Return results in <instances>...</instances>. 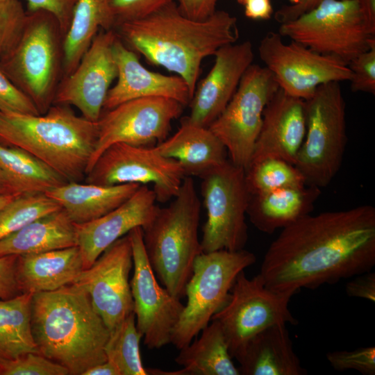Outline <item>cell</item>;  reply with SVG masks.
<instances>
[{"label":"cell","mask_w":375,"mask_h":375,"mask_svg":"<svg viewBox=\"0 0 375 375\" xmlns=\"http://www.w3.org/2000/svg\"><path fill=\"white\" fill-rule=\"evenodd\" d=\"M375 208L307 215L282 228L267 249L259 274L274 290L296 294L372 271Z\"/></svg>","instance_id":"cell-1"},{"label":"cell","mask_w":375,"mask_h":375,"mask_svg":"<svg viewBox=\"0 0 375 375\" xmlns=\"http://www.w3.org/2000/svg\"><path fill=\"white\" fill-rule=\"evenodd\" d=\"M119 38L150 63L176 73L186 83L192 98L202 60L239 38L237 19L216 10L207 19L184 15L174 3L142 19L118 24Z\"/></svg>","instance_id":"cell-2"},{"label":"cell","mask_w":375,"mask_h":375,"mask_svg":"<svg viewBox=\"0 0 375 375\" xmlns=\"http://www.w3.org/2000/svg\"><path fill=\"white\" fill-rule=\"evenodd\" d=\"M31 326L39 353L67 368L69 375H83L107 360L110 331L88 293L74 284L33 294Z\"/></svg>","instance_id":"cell-3"},{"label":"cell","mask_w":375,"mask_h":375,"mask_svg":"<svg viewBox=\"0 0 375 375\" xmlns=\"http://www.w3.org/2000/svg\"><path fill=\"white\" fill-rule=\"evenodd\" d=\"M98 135L97 122L67 105L39 115L0 112V143L28 152L67 182L86 175Z\"/></svg>","instance_id":"cell-4"},{"label":"cell","mask_w":375,"mask_h":375,"mask_svg":"<svg viewBox=\"0 0 375 375\" xmlns=\"http://www.w3.org/2000/svg\"><path fill=\"white\" fill-rule=\"evenodd\" d=\"M201 202L194 182L185 176L170 204L158 208L142 228L144 249L158 280L173 296H185L194 261L202 253L198 237Z\"/></svg>","instance_id":"cell-5"},{"label":"cell","mask_w":375,"mask_h":375,"mask_svg":"<svg viewBox=\"0 0 375 375\" xmlns=\"http://www.w3.org/2000/svg\"><path fill=\"white\" fill-rule=\"evenodd\" d=\"M347 65L375 46V2L372 0H322L278 32Z\"/></svg>","instance_id":"cell-6"},{"label":"cell","mask_w":375,"mask_h":375,"mask_svg":"<svg viewBox=\"0 0 375 375\" xmlns=\"http://www.w3.org/2000/svg\"><path fill=\"white\" fill-rule=\"evenodd\" d=\"M63 38L52 15L28 11L19 41L0 61L2 71L33 101L40 114L53 104L62 77Z\"/></svg>","instance_id":"cell-7"},{"label":"cell","mask_w":375,"mask_h":375,"mask_svg":"<svg viewBox=\"0 0 375 375\" xmlns=\"http://www.w3.org/2000/svg\"><path fill=\"white\" fill-rule=\"evenodd\" d=\"M306 134L294 166L307 185L322 188L335 177L347 144L346 103L339 82L319 85L305 100Z\"/></svg>","instance_id":"cell-8"},{"label":"cell","mask_w":375,"mask_h":375,"mask_svg":"<svg viewBox=\"0 0 375 375\" xmlns=\"http://www.w3.org/2000/svg\"><path fill=\"white\" fill-rule=\"evenodd\" d=\"M256 260V256L244 249L199 254L185 287L187 303L172 333L170 343L178 350L188 346L227 303L238 274Z\"/></svg>","instance_id":"cell-9"},{"label":"cell","mask_w":375,"mask_h":375,"mask_svg":"<svg viewBox=\"0 0 375 375\" xmlns=\"http://www.w3.org/2000/svg\"><path fill=\"white\" fill-rule=\"evenodd\" d=\"M201 179L207 212L200 241L202 252L243 249L248 240L246 215L251 195L244 169L227 160Z\"/></svg>","instance_id":"cell-10"},{"label":"cell","mask_w":375,"mask_h":375,"mask_svg":"<svg viewBox=\"0 0 375 375\" xmlns=\"http://www.w3.org/2000/svg\"><path fill=\"white\" fill-rule=\"evenodd\" d=\"M278 88L267 68L251 64L224 111L208 126L224 145L229 160L235 165L247 168L264 110Z\"/></svg>","instance_id":"cell-11"},{"label":"cell","mask_w":375,"mask_h":375,"mask_svg":"<svg viewBox=\"0 0 375 375\" xmlns=\"http://www.w3.org/2000/svg\"><path fill=\"white\" fill-rule=\"evenodd\" d=\"M293 295L267 288L259 274L251 279L244 270L238 274L227 303L211 319L219 323L232 358L265 328L275 324H297L289 309Z\"/></svg>","instance_id":"cell-12"},{"label":"cell","mask_w":375,"mask_h":375,"mask_svg":"<svg viewBox=\"0 0 375 375\" xmlns=\"http://www.w3.org/2000/svg\"><path fill=\"white\" fill-rule=\"evenodd\" d=\"M185 172L176 160L154 147L115 143L104 150L85 175V182L99 185H153L156 201L165 203L178 194Z\"/></svg>","instance_id":"cell-13"},{"label":"cell","mask_w":375,"mask_h":375,"mask_svg":"<svg viewBox=\"0 0 375 375\" xmlns=\"http://www.w3.org/2000/svg\"><path fill=\"white\" fill-rule=\"evenodd\" d=\"M282 38L278 33L268 32L260 42L258 54L279 88L288 94L305 101L321 85L349 81L351 69L342 60L294 41L285 43Z\"/></svg>","instance_id":"cell-14"},{"label":"cell","mask_w":375,"mask_h":375,"mask_svg":"<svg viewBox=\"0 0 375 375\" xmlns=\"http://www.w3.org/2000/svg\"><path fill=\"white\" fill-rule=\"evenodd\" d=\"M183 108L174 99L149 97L129 100L103 111L97 122V140L87 173L102 152L115 143L154 147L164 141L172 121L181 115Z\"/></svg>","instance_id":"cell-15"},{"label":"cell","mask_w":375,"mask_h":375,"mask_svg":"<svg viewBox=\"0 0 375 375\" xmlns=\"http://www.w3.org/2000/svg\"><path fill=\"white\" fill-rule=\"evenodd\" d=\"M128 235L133 251L130 285L136 326L148 349H160L170 343L184 305L158 283L146 254L142 227L133 228Z\"/></svg>","instance_id":"cell-16"},{"label":"cell","mask_w":375,"mask_h":375,"mask_svg":"<svg viewBox=\"0 0 375 375\" xmlns=\"http://www.w3.org/2000/svg\"><path fill=\"white\" fill-rule=\"evenodd\" d=\"M133 267L132 246L127 233L108 247L72 283L88 293L110 331L133 312L128 280Z\"/></svg>","instance_id":"cell-17"},{"label":"cell","mask_w":375,"mask_h":375,"mask_svg":"<svg viewBox=\"0 0 375 375\" xmlns=\"http://www.w3.org/2000/svg\"><path fill=\"white\" fill-rule=\"evenodd\" d=\"M116 38L114 29L99 31L74 70L61 78L53 104L73 106L88 120H99L108 92L117 77L112 50Z\"/></svg>","instance_id":"cell-18"},{"label":"cell","mask_w":375,"mask_h":375,"mask_svg":"<svg viewBox=\"0 0 375 375\" xmlns=\"http://www.w3.org/2000/svg\"><path fill=\"white\" fill-rule=\"evenodd\" d=\"M214 56L212 67L195 88L188 117L192 123L204 127H208L224 111L252 64V44L244 41L227 44Z\"/></svg>","instance_id":"cell-19"},{"label":"cell","mask_w":375,"mask_h":375,"mask_svg":"<svg viewBox=\"0 0 375 375\" xmlns=\"http://www.w3.org/2000/svg\"><path fill=\"white\" fill-rule=\"evenodd\" d=\"M156 201L153 190L142 185L127 201L108 213L86 223L74 224L84 269L131 230L147 226L159 208Z\"/></svg>","instance_id":"cell-20"},{"label":"cell","mask_w":375,"mask_h":375,"mask_svg":"<svg viewBox=\"0 0 375 375\" xmlns=\"http://www.w3.org/2000/svg\"><path fill=\"white\" fill-rule=\"evenodd\" d=\"M306 129L305 101L278 88L264 110L248 165L269 158L294 165Z\"/></svg>","instance_id":"cell-21"},{"label":"cell","mask_w":375,"mask_h":375,"mask_svg":"<svg viewBox=\"0 0 375 375\" xmlns=\"http://www.w3.org/2000/svg\"><path fill=\"white\" fill-rule=\"evenodd\" d=\"M112 50L118 70L117 81L108 92L103 111L129 100L149 97L170 98L183 106L190 104L192 96L181 77L166 76L145 68L136 52L126 47L117 34Z\"/></svg>","instance_id":"cell-22"},{"label":"cell","mask_w":375,"mask_h":375,"mask_svg":"<svg viewBox=\"0 0 375 375\" xmlns=\"http://www.w3.org/2000/svg\"><path fill=\"white\" fill-rule=\"evenodd\" d=\"M243 375H305L286 324L270 326L250 338L233 355Z\"/></svg>","instance_id":"cell-23"},{"label":"cell","mask_w":375,"mask_h":375,"mask_svg":"<svg viewBox=\"0 0 375 375\" xmlns=\"http://www.w3.org/2000/svg\"><path fill=\"white\" fill-rule=\"evenodd\" d=\"M165 157L177 160L186 176L200 178L228 159L226 147L208 127L184 117L178 131L155 146Z\"/></svg>","instance_id":"cell-24"},{"label":"cell","mask_w":375,"mask_h":375,"mask_svg":"<svg viewBox=\"0 0 375 375\" xmlns=\"http://www.w3.org/2000/svg\"><path fill=\"white\" fill-rule=\"evenodd\" d=\"M84 269L78 246L19 255L16 278L21 293L50 292L72 284Z\"/></svg>","instance_id":"cell-25"},{"label":"cell","mask_w":375,"mask_h":375,"mask_svg":"<svg viewBox=\"0 0 375 375\" xmlns=\"http://www.w3.org/2000/svg\"><path fill=\"white\" fill-rule=\"evenodd\" d=\"M321 188L306 185L250 195L247 215L260 231L272 234L309 215Z\"/></svg>","instance_id":"cell-26"},{"label":"cell","mask_w":375,"mask_h":375,"mask_svg":"<svg viewBox=\"0 0 375 375\" xmlns=\"http://www.w3.org/2000/svg\"><path fill=\"white\" fill-rule=\"evenodd\" d=\"M140 185L137 183L99 185L71 181L45 194L61 206L74 224H83L96 219L124 203Z\"/></svg>","instance_id":"cell-27"},{"label":"cell","mask_w":375,"mask_h":375,"mask_svg":"<svg viewBox=\"0 0 375 375\" xmlns=\"http://www.w3.org/2000/svg\"><path fill=\"white\" fill-rule=\"evenodd\" d=\"M77 246L74 223L60 209L0 240V257L38 253Z\"/></svg>","instance_id":"cell-28"},{"label":"cell","mask_w":375,"mask_h":375,"mask_svg":"<svg viewBox=\"0 0 375 375\" xmlns=\"http://www.w3.org/2000/svg\"><path fill=\"white\" fill-rule=\"evenodd\" d=\"M115 26L109 0H76L62 40V77L74 70L99 31Z\"/></svg>","instance_id":"cell-29"},{"label":"cell","mask_w":375,"mask_h":375,"mask_svg":"<svg viewBox=\"0 0 375 375\" xmlns=\"http://www.w3.org/2000/svg\"><path fill=\"white\" fill-rule=\"evenodd\" d=\"M201 336L180 350L175 362L183 375H240L219 323L211 320Z\"/></svg>","instance_id":"cell-30"},{"label":"cell","mask_w":375,"mask_h":375,"mask_svg":"<svg viewBox=\"0 0 375 375\" xmlns=\"http://www.w3.org/2000/svg\"><path fill=\"white\" fill-rule=\"evenodd\" d=\"M33 295L22 293L9 299H0V363L28 352L39 353L31 326Z\"/></svg>","instance_id":"cell-31"},{"label":"cell","mask_w":375,"mask_h":375,"mask_svg":"<svg viewBox=\"0 0 375 375\" xmlns=\"http://www.w3.org/2000/svg\"><path fill=\"white\" fill-rule=\"evenodd\" d=\"M0 169L15 190L21 194L46 193L67 182L25 150L1 143Z\"/></svg>","instance_id":"cell-32"},{"label":"cell","mask_w":375,"mask_h":375,"mask_svg":"<svg viewBox=\"0 0 375 375\" xmlns=\"http://www.w3.org/2000/svg\"><path fill=\"white\" fill-rule=\"evenodd\" d=\"M142 338L134 312L110 331L105 353L107 360L117 367L119 375H148L140 356Z\"/></svg>","instance_id":"cell-33"},{"label":"cell","mask_w":375,"mask_h":375,"mask_svg":"<svg viewBox=\"0 0 375 375\" xmlns=\"http://www.w3.org/2000/svg\"><path fill=\"white\" fill-rule=\"evenodd\" d=\"M244 171L251 195L307 185L305 178L294 165L279 158H269L251 163Z\"/></svg>","instance_id":"cell-34"},{"label":"cell","mask_w":375,"mask_h":375,"mask_svg":"<svg viewBox=\"0 0 375 375\" xmlns=\"http://www.w3.org/2000/svg\"><path fill=\"white\" fill-rule=\"evenodd\" d=\"M60 209L61 206L45 193L17 195L0 210V240Z\"/></svg>","instance_id":"cell-35"},{"label":"cell","mask_w":375,"mask_h":375,"mask_svg":"<svg viewBox=\"0 0 375 375\" xmlns=\"http://www.w3.org/2000/svg\"><path fill=\"white\" fill-rule=\"evenodd\" d=\"M26 18L27 12L19 0H0V61L19 41Z\"/></svg>","instance_id":"cell-36"},{"label":"cell","mask_w":375,"mask_h":375,"mask_svg":"<svg viewBox=\"0 0 375 375\" xmlns=\"http://www.w3.org/2000/svg\"><path fill=\"white\" fill-rule=\"evenodd\" d=\"M62 365L36 352H28L17 358L0 363V375H69Z\"/></svg>","instance_id":"cell-37"},{"label":"cell","mask_w":375,"mask_h":375,"mask_svg":"<svg viewBox=\"0 0 375 375\" xmlns=\"http://www.w3.org/2000/svg\"><path fill=\"white\" fill-rule=\"evenodd\" d=\"M326 358L338 371L353 369L364 375L375 374V347L372 346L329 352Z\"/></svg>","instance_id":"cell-38"},{"label":"cell","mask_w":375,"mask_h":375,"mask_svg":"<svg viewBox=\"0 0 375 375\" xmlns=\"http://www.w3.org/2000/svg\"><path fill=\"white\" fill-rule=\"evenodd\" d=\"M174 0H109L116 27L118 24L146 18Z\"/></svg>","instance_id":"cell-39"},{"label":"cell","mask_w":375,"mask_h":375,"mask_svg":"<svg viewBox=\"0 0 375 375\" xmlns=\"http://www.w3.org/2000/svg\"><path fill=\"white\" fill-rule=\"evenodd\" d=\"M347 65L351 72V90L375 94V46L359 54Z\"/></svg>","instance_id":"cell-40"},{"label":"cell","mask_w":375,"mask_h":375,"mask_svg":"<svg viewBox=\"0 0 375 375\" xmlns=\"http://www.w3.org/2000/svg\"><path fill=\"white\" fill-rule=\"evenodd\" d=\"M0 112L39 115L33 101L0 68Z\"/></svg>","instance_id":"cell-41"},{"label":"cell","mask_w":375,"mask_h":375,"mask_svg":"<svg viewBox=\"0 0 375 375\" xmlns=\"http://www.w3.org/2000/svg\"><path fill=\"white\" fill-rule=\"evenodd\" d=\"M28 11L43 10L57 20L63 35L67 33L76 0H25Z\"/></svg>","instance_id":"cell-42"},{"label":"cell","mask_w":375,"mask_h":375,"mask_svg":"<svg viewBox=\"0 0 375 375\" xmlns=\"http://www.w3.org/2000/svg\"><path fill=\"white\" fill-rule=\"evenodd\" d=\"M18 256L0 257V299H9L22 294L16 278V263Z\"/></svg>","instance_id":"cell-43"},{"label":"cell","mask_w":375,"mask_h":375,"mask_svg":"<svg viewBox=\"0 0 375 375\" xmlns=\"http://www.w3.org/2000/svg\"><path fill=\"white\" fill-rule=\"evenodd\" d=\"M350 297L362 298L375 301V273L369 271L351 277L345 286Z\"/></svg>","instance_id":"cell-44"},{"label":"cell","mask_w":375,"mask_h":375,"mask_svg":"<svg viewBox=\"0 0 375 375\" xmlns=\"http://www.w3.org/2000/svg\"><path fill=\"white\" fill-rule=\"evenodd\" d=\"M178 8L186 17L197 20L208 18L216 11L218 0H178Z\"/></svg>","instance_id":"cell-45"},{"label":"cell","mask_w":375,"mask_h":375,"mask_svg":"<svg viewBox=\"0 0 375 375\" xmlns=\"http://www.w3.org/2000/svg\"><path fill=\"white\" fill-rule=\"evenodd\" d=\"M322 0H302L295 5L284 6L274 14L275 19L282 24L295 18L312 9Z\"/></svg>","instance_id":"cell-46"},{"label":"cell","mask_w":375,"mask_h":375,"mask_svg":"<svg viewBox=\"0 0 375 375\" xmlns=\"http://www.w3.org/2000/svg\"><path fill=\"white\" fill-rule=\"evenodd\" d=\"M244 7L246 17L251 19H269L273 14L270 0H248Z\"/></svg>","instance_id":"cell-47"},{"label":"cell","mask_w":375,"mask_h":375,"mask_svg":"<svg viewBox=\"0 0 375 375\" xmlns=\"http://www.w3.org/2000/svg\"><path fill=\"white\" fill-rule=\"evenodd\" d=\"M83 375H119V372L112 362L106 360L89 368Z\"/></svg>","instance_id":"cell-48"},{"label":"cell","mask_w":375,"mask_h":375,"mask_svg":"<svg viewBox=\"0 0 375 375\" xmlns=\"http://www.w3.org/2000/svg\"><path fill=\"white\" fill-rule=\"evenodd\" d=\"M19 193L0 169V195L15 194Z\"/></svg>","instance_id":"cell-49"},{"label":"cell","mask_w":375,"mask_h":375,"mask_svg":"<svg viewBox=\"0 0 375 375\" xmlns=\"http://www.w3.org/2000/svg\"><path fill=\"white\" fill-rule=\"evenodd\" d=\"M20 194L0 195V210Z\"/></svg>","instance_id":"cell-50"},{"label":"cell","mask_w":375,"mask_h":375,"mask_svg":"<svg viewBox=\"0 0 375 375\" xmlns=\"http://www.w3.org/2000/svg\"><path fill=\"white\" fill-rule=\"evenodd\" d=\"M292 5L299 3L302 0H288Z\"/></svg>","instance_id":"cell-51"},{"label":"cell","mask_w":375,"mask_h":375,"mask_svg":"<svg viewBox=\"0 0 375 375\" xmlns=\"http://www.w3.org/2000/svg\"><path fill=\"white\" fill-rule=\"evenodd\" d=\"M248 0H237V1L240 3L244 6V4Z\"/></svg>","instance_id":"cell-52"}]
</instances>
